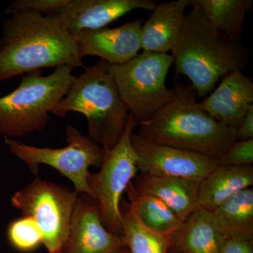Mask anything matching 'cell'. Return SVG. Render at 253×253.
Listing matches in <instances>:
<instances>
[{"mask_svg": "<svg viewBox=\"0 0 253 253\" xmlns=\"http://www.w3.org/2000/svg\"><path fill=\"white\" fill-rule=\"evenodd\" d=\"M0 83L42 68H84L76 38L50 16L16 13L3 23Z\"/></svg>", "mask_w": 253, "mask_h": 253, "instance_id": "1", "label": "cell"}, {"mask_svg": "<svg viewBox=\"0 0 253 253\" xmlns=\"http://www.w3.org/2000/svg\"><path fill=\"white\" fill-rule=\"evenodd\" d=\"M173 99L154 116L139 123L137 134L155 144L203 155L217 161L236 141V131L200 107L190 84L174 83Z\"/></svg>", "mask_w": 253, "mask_h": 253, "instance_id": "2", "label": "cell"}, {"mask_svg": "<svg viewBox=\"0 0 253 253\" xmlns=\"http://www.w3.org/2000/svg\"><path fill=\"white\" fill-rule=\"evenodd\" d=\"M171 52L176 73L186 76L202 98L226 75L242 71L249 59V51L241 43L214 28L196 8L186 14Z\"/></svg>", "mask_w": 253, "mask_h": 253, "instance_id": "3", "label": "cell"}, {"mask_svg": "<svg viewBox=\"0 0 253 253\" xmlns=\"http://www.w3.org/2000/svg\"><path fill=\"white\" fill-rule=\"evenodd\" d=\"M109 66L100 59L93 66H84V72L76 76L67 94L51 111L59 117H66L70 112L83 114L87 122L86 136L104 153L121 139L129 115Z\"/></svg>", "mask_w": 253, "mask_h": 253, "instance_id": "4", "label": "cell"}, {"mask_svg": "<svg viewBox=\"0 0 253 253\" xmlns=\"http://www.w3.org/2000/svg\"><path fill=\"white\" fill-rule=\"evenodd\" d=\"M73 69L63 66L48 76L42 70L23 75L16 89L0 97V134L14 139L44 129L76 78Z\"/></svg>", "mask_w": 253, "mask_h": 253, "instance_id": "5", "label": "cell"}, {"mask_svg": "<svg viewBox=\"0 0 253 253\" xmlns=\"http://www.w3.org/2000/svg\"><path fill=\"white\" fill-rule=\"evenodd\" d=\"M171 54L143 51L122 64L109 65L120 96L138 125L154 116L174 97L166 85Z\"/></svg>", "mask_w": 253, "mask_h": 253, "instance_id": "6", "label": "cell"}, {"mask_svg": "<svg viewBox=\"0 0 253 253\" xmlns=\"http://www.w3.org/2000/svg\"><path fill=\"white\" fill-rule=\"evenodd\" d=\"M66 134L67 146L60 149L31 146L9 138H4V141L9 151L35 175L38 176L41 165L50 166L70 179L78 194L93 199L88 184L89 168L101 166L104 151L101 146L72 126H67Z\"/></svg>", "mask_w": 253, "mask_h": 253, "instance_id": "7", "label": "cell"}, {"mask_svg": "<svg viewBox=\"0 0 253 253\" xmlns=\"http://www.w3.org/2000/svg\"><path fill=\"white\" fill-rule=\"evenodd\" d=\"M137 126L129 113L124 132L117 144L104 153L97 173H90L88 184L93 199L99 208L105 226L113 234L123 236L120 206L123 195L137 175V158L131 142V134Z\"/></svg>", "mask_w": 253, "mask_h": 253, "instance_id": "8", "label": "cell"}, {"mask_svg": "<svg viewBox=\"0 0 253 253\" xmlns=\"http://www.w3.org/2000/svg\"><path fill=\"white\" fill-rule=\"evenodd\" d=\"M79 194L76 191L43 180H34L11 197L23 217L34 219L42 234V244L49 253L63 251L67 239L73 210Z\"/></svg>", "mask_w": 253, "mask_h": 253, "instance_id": "9", "label": "cell"}, {"mask_svg": "<svg viewBox=\"0 0 253 253\" xmlns=\"http://www.w3.org/2000/svg\"><path fill=\"white\" fill-rule=\"evenodd\" d=\"M131 142L140 173L201 181L218 166L217 161L203 155L155 144L134 132Z\"/></svg>", "mask_w": 253, "mask_h": 253, "instance_id": "10", "label": "cell"}, {"mask_svg": "<svg viewBox=\"0 0 253 253\" xmlns=\"http://www.w3.org/2000/svg\"><path fill=\"white\" fill-rule=\"evenodd\" d=\"M126 246L122 236L105 226L94 199L79 194L73 210L65 253H114Z\"/></svg>", "mask_w": 253, "mask_h": 253, "instance_id": "11", "label": "cell"}, {"mask_svg": "<svg viewBox=\"0 0 253 253\" xmlns=\"http://www.w3.org/2000/svg\"><path fill=\"white\" fill-rule=\"evenodd\" d=\"M144 21L136 18L118 28L84 30L75 33L80 55L98 56L109 65L122 64L141 49V28Z\"/></svg>", "mask_w": 253, "mask_h": 253, "instance_id": "12", "label": "cell"}, {"mask_svg": "<svg viewBox=\"0 0 253 253\" xmlns=\"http://www.w3.org/2000/svg\"><path fill=\"white\" fill-rule=\"evenodd\" d=\"M154 0H68L51 17L73 35L84 30H98L136 9L152 11Z\"/></svg>", "mask_w": 253, "mask_h": 253, "instance_id": "13", "label": "cell"}, {"mask_svg": "<svg viewBox=\"0 0 253 253\" xmlns=\"http://www.w3.org/2000/svg\"><path fill=\"white\" fill-rule=\"evenodd\" d=\"M199 104L214 120L236 131L253 106V80L241 71H232Z\"/></svg>", "mask_w": 253, "mask_h": 253, "instance_id": "14", "label": "cell"}, {"mask_svg": "<svg viewBox=\"0 0 253 253\" xmlns=\"http://www.w3.org/2000/svg\"><path fill=\"white\" fill-rule=\"evenodd\" d=\"M200 183L194 179L139 173L131 184L138 192L162 201L183 221L198 208Z\"/></svg>", "mask_w": 253, "mask_h": 253, "instance_id": "15", "label": "cell"}, {"mask_svg": "<svg viewBox=\"0 0 253 253\" xmlns=\"http://www.w3.org/2000/svg\"><path fill=\"white\" fill-rule=\"evenodd\" d=\"M189 0H175L156 4L141 28L143 51L168 54L180 34Z\"/></svg>", "mask_w": 253, "mask_h": 253, "instance_id": "16", "label": "cell"}, {"mask_svg": "<svg viewBox=\"0 0 253 253\" xmlns=\"http://www.w3.org/2000/svg\"><path fill=\"white\" fill-rule=\"evenodd\" d=\"M253 185V165H218L200 183L198 208L212 213L226 200Z\"/></svg>", "mask_w": 253, "mask_h": 253, "instance_id": "17", "label": "cell"}, {"mask_svg": "<svg viewBox=\"0 0 253 253\" xmlns=\"http://www.w3.org/2000/svg\"><path fill=\"white\" fill-rule=\"evenodd\" d=\"M226 240L212 213L201 208L189 214L171 236L173 247L182 253H219Z\"/></svg>", "mask_w": 253, "mask_h": 253, "instance_id": "18", "label": "cell"}, {"mask_svg": "<svg viewBox=\"0 0 253 253\" xmlns=\"http://www.w3.org/2000/svg\"><path fill=\"white\" fill-rule=\"evenodd\" d=\"M212 214L226 239L253 240V187L226 200Z\"/></svg>", "mask_w": 253, "mask_h": 253, "instance_id": "19", "label": "cell"}, {"mask_svg": "<svg viewBox=\"0 0 253 253\" xmlns=\"http://www.w3.org/2000/svg\"><path fill=\"white\" fill-rule=\"evenodd\" d=\"M253 5V0H189V6L199 9L214 28L237 42Z\"/></svg>", "mask_w": 253, "mask_h": 253, "instance_id": "20", "label": "cell"}, {"mask_svg": "<svg viewBox=\"0 0 253 253\" xmlns=\"http://www.w3.org/2000/svg\"><path fill=\"white\" fill-rule=\"evenodd\" d=\"M126 192L131 212L145 227L161 235L171 237L181 225L182 221L158 198L138 192L131 182Z\"/></svg>", "mask_w": 253, "mask_h": 253, "instance_id": "21", "label": "cell"}, {"mask_svg": "<svg viewBox=\"0 0 253 253\" xmlns=\"http://www.w3.org/2000/svg\"><path fill=\"white\" fill-rule=\"evenodd\" d=\"M123 238L130 253H170V236L161 235L141 224L124 199L120 206Z\"/></svg>", "mask_w": 253, "mask_h": 253, "instance_id": "22", "label": "cell"}, {"mask_svg": "<svg viewBox=\"0 0 253 253\" xmlns=\"http://www.w3.org/2000/svg\"><path fill=\"white\" fill-rule=\"evenodd\" d=\"M7 238L11 246L21 252H31L42 244L41 229L31 217H22L11 222Z\"/></svg>", "mask_w": 253, "mask_h": 253, "instance_id": "23", "label": "cell"}, {"mask_svg": "<svg viewBox=\"0 0 253 253\" xmlns=\"http://www.w3.org/2000/svg\"><path fill=\"white\" fill-rule=\"evenodd\" d=\"M68 1V0H17L9 5L6 12L13 15L25 11H35L44 16H52Z\"/></svg>", "mask_w": 253, "mask_h": 253, "instance_id": "24", "label": "cell"}, {"mask_svg": "<svg viewBox=\"0 0 253 253\" xmlns=\"http://www.w3.org/2000/svg\"><path fill=\"white\" fill-rule=\"evenodd\" d=\"M253 164V139L237 140L218 161L219 166H245Z\"/></svg>", "mask_w": 253, "mask_h": 253, "instance_id": "25", "label": "cell"}, {"mask_svg": "<svg viewBox=\"0 0 253 253\" xmlns=\"http://www.w3.org/2000/svg\"><path fill=\"white\" fill-rule=\"evenodd\" d=\"M219 253H253V240L226 239Z\"/></svg>", "mask_w": 253, "mask_h": 253, "instance_id": "26", "label": "cell"}, {"mask_svg": "<svg viewBox=\"0 0 253 253\" xmlns=\"http://www.w3.org/2000/svg\"><path fill=\"white\" fill-rule=\"evenodd\" d=\"M236 141L253 139V106L250 108L236 129Z\"/></svg>", "mask_w": 253, "mask_h": 253, "instance_id": "27", "label": "cell"}, {"mask_svg": "<svg viewBox=\"0 0 253 253\" xmlns=\"http://www.w3.org/2000/svg\"><path fill=\"white\" fill-rule=\"evenodd\" d=\"M114 253H129V249L126 246H125L124 248H123L122 249L119 250V251H116Z\"/></svg>", "mask_w": 253, "mask_h": 253, "instance_id": "28", "label": "cell"}, {"mask_svg": "<svg viewBox=\"0 0 253 253\" xmlns=\"http://www.w3.org/2000/svg\"><path fill=\"white\" fill-rule=\"evenodd\" d=\"M170 253H182L180 252V251H178L177 249H176L175 248L173 247L172 246V248H171Z\"/></svg>", "mask_w": 253, "mask_h": 253, "instance_id": "29", "label": "cell"}, {"mask_svg": "<svg viewBox=\"0 0 253 253\" xmlns=\"http://www.w3.org/2000/svg\"><path fill=\"white\" fill-rule=\"evenodd\" d=\"M63 253V251H61V252H59V253Z\"/></svg>", "mask_w": 253, "mask_h": 253, "instance_id": "30", "label": "cell"}]
</instances>
